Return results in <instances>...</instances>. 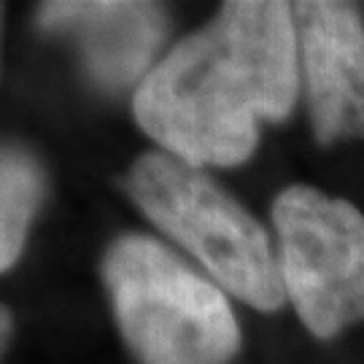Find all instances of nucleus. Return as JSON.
Returning <instances> with one entry per match:
<instances>
[{
  "instance_id": "1",
  "label": "nucleus",
  "mask_w": 364,
  "mask_h": 364,
  "mask_svg": "<svg viewBox=\"0 0 364 364\" xmlns=\"http://www.w3.org/2000/svg\"><path fill=\"white\" fill-rule=\"evenodd\" d=\"M297 97L291 3L232 0L151 68L132 114L165 154L195 168H235L259 149L264 124L291 117Z\"/></svg>"
},
{
  "instance_id": "2",
  "label": "nucleus",
  "mask_w": 364,
  "mask_h": 364,
  "mask_svg": "<svg viewBox=\"0 0 364 364\" xmlns=\"http://www.w3.org/2000/svg\"><path fill=\"white\" fill-rule=\"evenodd\" d=\"M119 335L138 364H230L243 332L227 291L149 235H119L100 264Z\"/></svg>"
},
{
  "instance_id": "3",
  "label": "nucleus",
  "mask_w": 364,
  "mask_h": 364,
  "mask_svg": "<svg viewBox=\"0 0 364 364\" xmlns=\"http://www.w3.org/2000/svg\"><path fill=\"white\" fill-rule=\"evenodd\" d=\"M122 186L146 219L186 248L224 291L262 313L287 305L270 232L203 168L146 151Z\"/></svg>"
},
{
  "instance_id": "4",
  "label": "nucleus",
  "mask_w": 364,
  "mask_h": 364,
  "mask_svg": "<svg viewBox=\"0 0 364 364\" xmlns=\"http://www.w3.org/2000/svg\"><path fill=\"white\" fill-rule=\"evenodd\" d=\"M275 254L287 302L316 340L364 321V210L291 183L273 200Z\"/></svg>"
},
{
  "instance_id": "5",
  "label": "nucleus",
  "mask_w": 364,
  "mask_h": 364,
  "mask_svg": "<svg viewBox=\"0 0 364 364\" xmlns=\"http://www.w3.org/2000/svg\"><path fill=\"white\" fill-rule=\"evenodd\" d=\"M297 30L299 95L313 141H364V22L353 3H291Z\"/></svg>"
},
{
  "instance_id": "6",
  "label": "nucleus",
  "mask_w": 364,
  "mask_h": 364,
  "mask_svg": "<svg viewBox=\"0 0 364 364\" xmlns=\"http://www.w3.org/2000/svg\"><path fill=\"white\" fill-rule=\"evenodd\" d=\"M38 27L68 38L95 87L122 92L151 73L168 36V14L156 3L130 0H54L38 6Z\"/></svg>"
},
{
  "instance_id": "7",
  "label": "nucleus",
  "mask_w": 364,
  "mask_h": 364,
  "mask_svg": "<svg viewBox=\"0 0 364 364\" xmlns=\"http://www.w3.org/2000/svg\"><path fill=\"white\" fill-rule=\"evenodd\" d=\"M46 170L30 149L0 144V273L22 257L30 224L46 197Z\"/></svg>"
},
{
  "instance_id": "8",
  "label": "nucleus",
  "mask_w": 364,
  "mask_h": 364,
  "mask_svg": "<svg viewBox=\"0 0 364 364\" xmlns=\"http://www.w3.org/2000/svg\"><path fill=\"white\" fill-rule=\"evenodd\" d=\"M11 335H14L11 311H9L6 305H0V359H3V353H6L9 343H11Z\"/></svg>"
},
{
  "instance_id": "9",
  "label": "nucleus",
  "mask_w": 364,
  "mask_h": 364,
  "mask_svg": "<svg viewBox=\"0 0 364 364\" xmlns=\"http://www.w3.org/2000/svg\"><path fill=\"white\" fill-rule=\"evenodd\" d=\"M3 22H6V6L0 3V68H3Z\"/></svg>"
}]
</instances>
